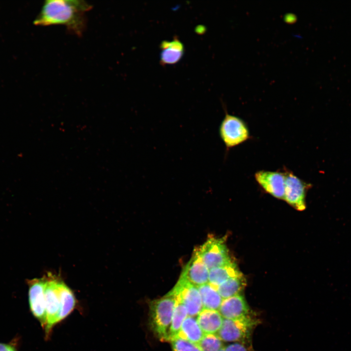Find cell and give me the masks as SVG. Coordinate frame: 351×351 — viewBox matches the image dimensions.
<instances>
[{
	"instance_id": "obj_23",
	"label": "cell",
	"mask_w": 351,
	"mask_h": 351,
	"mask_svg": "<svg viewBox=\"0 0 351 351\" xmlns=\"http://www.w3.org/2000/svg\"><path fill=\"white\" fill-rule=\"evenodd\" d=\"M0 351H17L12 345L0 342Z\"/></svg>"
},
{
	"instance_id": "obj_5",
	"label": "cell",
	"mask_w": 351,
	"mask_h": 351,
	"mask_svg": "<svg viewBox=\"0 0 351 351\" xmlns=\"http://www.w3.org/2000/svg\"><path fill=\"white\" fill-rule=\"evenodd\" d=\"M219 135L227 149L244 143L250 136L249 129L245 121L227 112L220 124Z\"/></svg>"
},
{
	"instance_id": "obj_19",
	"label": "cell",
	"mask_w": 351,
	"mask_h": 351,
	"mask_svg": "<svg viewBox=\"0 0 351 351\" xmlns=\"http://www.w3.org/2000/svg\"><path fill=\"white\" fill-rule=\"evenodd\" d=\"M187 315L186 307L181 302L176 300L169 332L168 341H171L177 336L181 325Z\"/></svg>"
},
{
	"instance_id": "obj_22",
	"label": "cell",
	"mask_w": 351,
	"mask_h": 351,
	"mask_svg": "<svg viewBox=\"0 0 351 351\" xmlns=\"http://www.w3.org/2000/svg\"><path fill=\"white\" fill-rule=\"evenodd\" d=\"M225 351H247L244 345L240 343H233L225 348Z\"/></svg>"
},
{
	"instance_id": "obj_16",
	"label": "cell",
	"mask_w": 351,
	"mask_h": 351,
	"mask_svg": "<svg viewBox=\"0 0 351 351\" xmlns=\"http://www.w3.org/2000/svg\"><path fill=\"white\" fill-rule=\"evenodd\" d=\"M204 334L196 318L188 316L184 320L177 337L197 345Z\"/></svg>"
},
{
	"instance_id": "obj_2",
	"label": "cell",
	"mask_w": 351,
	"mask_h": 351,
	"mask_svg": "<svg viewBox=\"0 0 351 351\" xmlns=\"http://www.w3.org/2000/svg\"><path fill=\"white\" fill-rule=\"evenodd\" d=\"M43 277L47 319L44 331L48 340L54 327L74 311L76 299L72 291L58 276L49 273Z\"/></svg>"
},
{
	"instance_id": "obj_24",
	"label": "cell",
	"mask_w": 351,
	"mask_h": 351,
	"mask_svg": "<svg viewBox=\"0 0 351 351\" xmlns=\"http://www.w3.org/2000/svg\"><path fill=\"white\" fill-rule=\"evenodd\" d=\"M218 351H225V350L224 348H223L220 349V350H219Z\"/></svg>"
},
{
	"instance_id": "obj_11",
	"label": "cell",
	"mask_w": 351,
	"mask_h": 351,
	"mask_svg": "<svg viewBox=\"0 0 351 351\" xmlns=\"http://www.w3.org/2000/svg\"><path fill=\"white\" fill-rule=\"evenodd\" d=\"M180 276L198 287L209 282V270L194 251Z\"/></svg>"
},
{
	"instance_id": "obj_6",
	"label": "cell",
	"mask_w": 351,
	"mask_h": 351,
	"mask_svg": "<svg viewBox=\"0 0 351 351\" xmlns=\"http://www.w3.org/2000/svg\"><path fill=\"white\" fill-rule=\"evenodd\" d=\"M258 321L247 315L233 319H224L217 334L222 341L240 343L248 339Z\"/></svg>"
},
{
	"instance_id": "obj_18",
	"label": "cell",
	"mask_w": 351,
	"mask_h": 351,
	"mask_svg": "<svg viewBox=\"0 0 351 351\" xmlns=\"http://www.w3.org/2000/svg\"><path fill=\"white\" fill-rule=\"evenodd\" d=\"M246 285V279L241 274L225 281L219 285L216 289L222 298L225 299L240 294Z\"/></svg>"
},
{
	"instance_id": "obj_21",
	"label": "cell",
	"mask_w": 351,
	"mask_h": 351,
	"mask_svg": "<svg viewBox=\"0 0 351 351\" xmlns=\"http://www.w3.org/2000/svg\"><path fill=\"white\" fill-rule=\"evenodd\" d=\"M171 342L173 351H202L198 345L178 337Z\"/></svg>"
},
{
	"instance_id": "obj_13",
	"label": "cell",
	"mask_w": 351,
	"mask_h": 351,
	"mask_svg": "<svg viewBox=\"0 0 351 351\" xmlns=\"http://www.w3.org/2000/svg\"><path fill=\"white\" fill-rule=\"evenodd\" d=\"M161 50L160 62L162 65H171L178 62L184 54V45L177 38L171 41H163L160 45Z\"/></svg>"
},
{
	"instance_id": "obj_8",
	"label": "cell",
	"mask_w": 351,
	"mask_h": 351,
	"mask_svg": "<svg viewBox=\"0 0 351 351\" xmlns=\"http://www.w3.org/2000/svg\"><path fill=\"white\" fill-rule=\"evenodd\" d=\"M285 185L284 200L298 211L305 209L306 196L312 184L295 175L292 172L285 171Z\"/></svg>"
},
{
	"instance_id": "obj_10",
	"label": "cell",
	"mask_w": 351,
	"mask_h": 351,
	"mask_svg": "<svg viewBox=\"0 0 351 351\" xmlns=\"http://www.w3.org/2000/svg\"><path fill=\"white\" fill-rule=\"evenodd\" d=\"M254 178L259 185L273 197L284 200L285 185V171L260 170L254 174Z\"/></svg>"
},
{
	"instance_id": "obj_17",
	"label": "cell",
	"mask_w": 351,
	"mask_h": 351,
	"mask_svg": "<svg viewBox=\"0 0 351 351\" xmlns=\"http://www.w3.org/2000/svg\"><path fill=\"white\" fill-rule=\"evenodd\" d=\"M197 289L203 309L218 311L223 299L216 288L208 283L198 287Z\"/></svg>"
},
{
	"instance_id": "obj_12",
	"label": "cell",
	"mask_w": 351,
	"mask_h": 351,
	"mask_svg": "<svg viewBox=\"0 0 351 351\" xmlns=\"http://www.w3.org/2000/svg\"><path fill=\"white\" fill-rule=\"evenodd\" d=\"M218 312L223 319H233L249 314V308L244 298L239 294L223 299Z\"/></svg>"
},
{
	"instance_id": "obj_1",
	"label": "cell",
	"mask_w": 351,
	"mask_h": 351,
	"mask_svg": "<svg viewBox=\"0 0 351 351\" xmlns=\"http://www.w3.org/2000/svg\"><path fill=\"white\" fill-rule=\"evenodd\" d=\"M92 7L81 0H46L33 23L43 26L63 25L71 33L80 37L86 27V13Z\"/></svg>"
},
{
	"instance_id": "obj_20",
	"label": "cell",
	"mask_w": 351,
	"mask_h": 351,
	"mask_svg": "<svg viewBox=\"0 0 351 351\" xmlns=\"http://www.w3.org/2000/svg\"><path fill=\"white\" fill-rule=\"evenodd\" d=\"M197 345L202 351H218L224 348L222 340L217 334H205Z\"/></svg>"
},
{
	"instance_id": "obj_3",
	"label": "cell",
	"mask_w": 351,
	"mask_h": 351,
	"mask_svg": "<svg viewBox=\"0 0 351 351\" xmlns=\"http://www.w3.org/2000/svg\"><path fill=\"white\" fill-rule=\"evenodd\" d=\"M176 300L169 292L149 304V322L155 334L160 340L168 341V334Z\"/></svg>"
},
{
	"instance_id": "obj_7",
	"label": "cell",
	"mask_w": 351,
	"mask_h": 351,
	"mask_svg": "<svg viewBox=\"0 0 351 351\" xmlns=\"http://www.w3.org/2000/svg\"><path fill=\"white\" fill-rule=\"evenodd\" d=\"M176 300L186 307L188 316L195 317L203 309L201 296L197 287L180 277L170 291Z\"/></svg>"
},
{
	"instance_id": "obj_9",
	"label": "cell",
	"mask_w": 351,
	"mask_h": 351,
	"mask_svg": "<svg viewBox=\"0 0 351 351\" xmlns=\"http://www.w3.org/2000/svg\"><path fill=\"white\" fill-rule=\"evenodd\" d=\"M28 285L29 303L31 312L45 330L47 319L44 278L42 277L32 279L28 282Z\"/></svg>"
},
{
	"instance_id": "obj_15",
	"label": "cell",
	"mask_w": 351,
	"mask_h": 351,
	"mask_svg": "<svg viewBox=\"0 0 351 351\" xmlns=\"http://www.w3.org/2000/svg\"><path fill=\"white\" fill-rule=\"evenodd\" d=\"M242 274L233 261L209 270V283L216 288L228 279Z\"/></svg>"
},
{
	"instance_id": "obj_4",
	"label": "cell",
	"mask_w": 351,
	"mask_h": 351,
	"mask_svg": "<svg viewBox=\"0 0 351 351\" xmlns=\"http://www.w3.org/2000/svg\"><path fill=\"white\" fill-rule=\"evenodd\" d=\"M194 251L209 270L233 262L223 238L210 237Z\"/></svg>"
},
{
	"instance_id": "obj_14",
	"label": "cell",
	"mask_w": 351,
	"mask_h": 351,
	"mask_svg": "<svg viewBox=\"0 0 351 351\" xmlns=\"http://www.w3.org/2000/svg\"><path fill=\"white\" fill-rule=\"evenodd\" d=\"M196 319L204 334H217L224 319L218 311L203 309L197 315Z\"/></svg>"
}]
</instances>
